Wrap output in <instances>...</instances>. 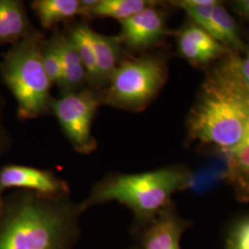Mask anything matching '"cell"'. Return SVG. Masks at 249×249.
Segmentation results:
<instances>
[{
    "label": "cell",
    "mask_w": 249,
    "mask_h": 249,
    "mask_svg": "<svg viewBox=\"0 0 249 249\" xmlns=\"http://www.w3.org/2000/svg\"><path fill=\"white\" fill-rule=\"evenodd\" d=\"M190 174L180 166H168L144 173H109L94 184L80 202L81 211L117 201L133 212L140 228L171 205V197L187 188Z\"/></svg>",
    "instance_id": "obj_3"
},
{
    "label": "cell",
    "mask_w": 249,
    "mask_h": 249,
    "mask_svg": "<svg viewBox=\"0 0 249 249\" xmlns=\"http://www.w3.org/2000/svg\"><path fill=\"white\" fill-rule=\"evenodd\" d=\"M229 249H249V218L233 229L229 239Z\"/></svg>",
    "instance_id": "obj_22"
},
{
    "label": "cell",
    "mask_w": 249,
    "mask_h": 249,
    "mask_svg": "<svg viewBox=\"0 0 249 249\" xmlns=\"http://www.w3.org/2000/svg\"><path fill=\"white\" fill-rule=\"evenodd\" d=\"M36 27L20 0H0V46L15 45Z\"/></svg>",
    "instance_id": "obj_12"
},
{
    "label": "cell",
    "mask_w": 249,
    "mask_h": 249,
    "mask_svg": "<svg viewBox=\"0 0 249 249\" xmlns=\"http://www.w3.org/2000/svg\"><path fill=\"white\" fill-rule=\"evenodd\" d=\"M99 89L86 87L78 91L60 92L53 99L51 115L56 117L72 148L81 154H89L98 147L92 135V124L102 107Z\"/></svg>",
    "instance_id": "obj_6"
},
{
    "label": "cell",
    "mask_w": 249,
    "mask_h": 249,
    "mask_svg": "<svg viewBox=\"0 0 249 249\" xmlns=\"http://www.w3.org/2000/svg\"><path fill=\"white\" fill-rule=\"evenodd\" d=\"M9 189L30 190L47 196L71 195L70 185L51 170L9 163L0 168V202Z\"/></svg>",
    "instance_id": "obj_7"
},
{
    "label": "cell",
    "mask_w": 249,
    "mask_h": 249,
    "mask_svg": "<svg viewBox=\"0 0 249 249\" xmlns=\"http://www.w3.org/2000/svg\"><path fill=\"white\" fill-rule=\"evenodd\" d=\"M45 40L44 34L36 28L11 45L0 61V79L17 103L20 121L51 115L53 84L43 64Z\"/></svg>",
    "instance_id": "obj_4"
},
{
    "label": "cell",
    "mask_w": 249,
    "mask_h": 249,
    "mask_svg": "<svg viewBox=\"0 0 249 249\" xmlns=\"http://www.w3.org/2000/svg\"><path fill=\"white\" fill-rule=\"evenodd\" d=\"M244 55L231 54V63L243 85L249 90V46H246Z\"/></svg>",
    "instance_id": "obj_23"
},
{
    "label": "cell",
    "mask_w": 249,
    "mask_h": 249,
    "mask_svg": "<svg viewBox=\"0 0 249 249\" xmlns=\"http://www.w3.org/2000/svg\"><path fill=\"white\" fill-rule=\"evenodd\" d=\"M234 10L246 19L249 25V0H237L232 2Z\"/></svg>",
    "instance_id": "obj_24"
},
{
    "label": "cell",
    "mask_w": 249,
    "mask_h": 249,
    "mask_svg": "<svg viewBox=\"0 0 249 249\" xmlns=\"http://www.w3.org/2000/svg\"><path fill=\"white\" fill-rule=\"evenodd\" d=\"M82 213L71 195L14 190L0 202V249H72Z\"/></svg>",
    "instance_id": "obj_1"
},
{
    "label": "cell",
    "mask_w": 249,
    "mask_h": 249,
    "mask_svg": "<svg viewBox=\"0 0 249 249\" xmlns=\"http://www.w3.org/2000/svg\"><path fill=\"white\" fill-rule=\"evenodd\" d=\"M172 5L186 11L193 23L200 27L217 40L214 25L213 11L219 3L216 0H179L172 1ZM218 41V40H217Z\"/></svg>",
    "instance_id": "obj_19"
},
{
    "label": "cell",
    "mask_w": 249,
    "mask_h": 249,
    "mask_svg": "<svg viewBox=\"0 0 249 249\" xmlns=\"http://www.w3.org/2000/svg\"><path fill=\"white\" fill-rule=\"evenodd\" d=\"M31 7L45 29L69 22L81 14L80 0H36Z\"/></svg>",
    "instance_id": "obj_15"
},
{
    "label": "cell",
    "mask_w": 249,
    "mask_h": 249,
    "mask_svg": "<svg viewBox=\"0 0 249 249\" xmlns=\"http://www.w3.org/2000/svg\"><path fill=\"white\" fill-rule=\"evenodd\" d=\"M158 5L120 21L118 37L124 50L140 53L160 45L168 35L165 14Z\"/></svg>",
    "instance_id": "obj_8"
},
{
    "label": "cell",
    "mask_w": 249,
    "mask_h": 249,
    "mask_svg": "<svg viewBox=\"0 0 249 249\" xmlns=\"http://www.w3.org/2000/svg\"><path fill=\"white\" fill-rule=\"evenodd\" d=\"M249 121V90L230 55L205 80L187 120L188 138L223 152L243 140Z\"/></svg>",
    "instance_id": "obj_2"
},
{
    "label": "cell",
    "mask_w": 249,
    "mask_h": 249,
    "mask_svg": "<svg viewBox=\"0 0 249 249\" xmlns=\"http://www.w3.org/2000/svg\"><path fill=\"white\" fill-rule=\"evenodd\" d=\"M51 39L58 51L62 63L61 92L78 91L89 87L87 72L67 33L56 32L51 36Z\"/></svg>",
    "instance_id": "obj_11"
},
{
    "label": "cell",
    "mask_w": 249,
    "mask_h": 249,
    "mask_svg": "<svg viewBox=\"0 0 249 249\" xmlns=\"http://www.w3.org/2000/svg\"><path fill=\"white\" fill-rule=\"evenodd\" d=\"M43 64L46 75L52 84L61 88L63 82V67L61 58L52 39L45 40L43 48Z\"/></svg>",
    "instance_id": "obj_20"
},
{
    "label": "cell",
    "mask_w": 249,
    "mask_h": 249,
    "mask_svg": "<svg viewBox=\"0 0 249 249\" xmlns=\"http://www.w3.org/2000/svg\"><path fill=\"white\" fill-rule=\"evenodd\" d=\"M91 42L96 57L98 89L101 90L107 86L118 64L124 58V47L118 36H106L93 30Z\"/></svg>",
    "instance_id": "obj_14"
},
{
    "label": "cell",
    "mask_w": 249,
    "mask_h": 249,
    "mask_svg": "<svg viewBox=\"0 0 249 249\" xmlns=\"http://www.w3.org/2000/svg\"><path fill=\"white\" fill-rule=\"evenodd\" d=\"M213 21L217 40L225 48L239 51L245 50L246 45L241 40L235 19L220 2L214 8Z\"/></svg>",
    "instance_id": "obj_18"
},
{
    "label": "cell",
    "mask_w": 249,
    "mask_h": 249,
    "mask_svg": "<svg viewBox=\"0 0 249 249\" xmlns=\"http://www.w3.org/2000/svg\"><path fill=\"white\" fill-rule=\"evenodd\" d=\"M167 78L164 53L124 56L107 86L100 90L102 104L127 112H141L156 98Z\"/></svg>",
    "instance_id": "obj_5"
},
{
    "label": "cell",
    "mask_w": 249,
    "mask_h": 249,
    "mask_svg": "<svg viewBox=\"0 0 249 249\" xmlns=\"http://www.w3.org/2000/svg\"><path fill=\"white\" fill-rule=\"evenodd\" d=\"M7 100L0 88V157L6 155L13 147V137L5 121Z\"/></svg>",
    "instance_id": "obj_21"
},
{
    "label": "cell",
    "mask_w": 249,
    "mask_h": 249,
    "mask_svg": "<svg viewBox=\"0 0 249 249\" xmlns=\"http://www.w3.org/2000/svg\"><path fill=\"white\" fill-rule=\"evenodd\" d=\"M177 43L179 54L195 65H206L226 52L219 41L194 23L178 32Z\"/></svg>",
    "instance_id": "obj_10"
},
{
    "label": "cell",
    "mask_w": 249,
    "mask_h": 249,
    "mask_svg": "<svg viewBox=\"0 0 249 249\" xmlns=\"http://www.w3.org/2000/svg\"><path fill=\"white\" fill-rule=\"evenodd\" d=\"M91 31L92 29L87 22L81 21L70 27L67 36L76 48L87 72L89 87L99 89L98 72L95 52L91 42Z\"/></svg>",
    "instance_id": "obj_16"
},
{
    "label": "cell",
    "mask_w": 249,
    "mask_h": 249,
    "mask_svg": "<svg viewBox=\"0 0 249 249\" xmlns=\"http://www.w3.org/2000/svg\"><path fill=\"white\" fill-rule=\"evenodd\" d=\"M187 226L171 204L136 231L140 232L143 249H180V239Z\"/></svg>",
    "instance_id": "obj_9"
},
{
    "label": "cell",
    "mask_w": 249,
    "mask_h": 249,
    "mask_svg": "<svg viewBox=\"0 0 249 249\" xmlns=\"http://www.w3.org/2000/svg\"><path fill=\"white\" fill-rule=\"evenodd\" d=\"M224 154V178L230 182L241 201H249V121L240 143Z\"/></svg>",
    "instance_id": "obj_13"
},
{
    "label": "cell",
    "mask_w": 249,
    "mask_h": 249,
    "mask_svg": "<svg viewBox=\"0 0 249 249\" xmlns=\"http://www.w3.org/2000/svg\"><path fill=\"white\" fill-rule=\"evenodd\" d=\"M138 249V248H134V249Z\"/></svg>",
    "instance_id": "obj_25"
},
{
    "label": "cell",
    "mask_w": 249,
    "mask_h": 249,
    "mask_svg": "<svg viewBox=\"0 0 249 249\" xmlns=\"http://www.w3.org/2000/svg\"><path fill=\"white\" fill-rule=\"evenodd\" d=\"M158 4L150 0H96L85 18H115L120 22Z\"/></svg>",
    "instance_id": "obj_17"
}]
</instances>
